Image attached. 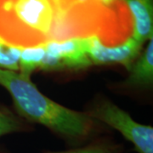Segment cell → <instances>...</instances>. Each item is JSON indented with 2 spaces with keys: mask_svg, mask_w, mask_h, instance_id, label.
Listing matches in <instances>:
<instances>
[{
  "mask_svg": "<svg viewBox=\"0 0 153 153\" xmlns=\"http://www.w3.org/2000/svg\"><path fill=\"white\" fill-rule=\"evenodd\" d=\"M44 44L45 55L39 68L41 70H76L91 65L88 56V38L49 41Z\"/></svg>",
  "mask_w": 153,
  "mask_h": 153,
  "instance_id": "4",
  "label": "cell"
},
{
  "mask_svg": "<svg viewBox=\"0 0 153 153\" xmlns=\"http://www.w3.org/2000/svg\"><path fill=\"white\" fill-rule=\"evenodd\" d=\"M0 153H2V152H0Z\"/></svg>",
  "mask_w": 153,
  "mask_h": 153,
  "instance_id": "13",
  "label": "cell"
},
{
  "mask_svg": "<svg viewBox=\"0 0 153 153\" xmlns=\"http://www.w3.org/2000/svg\"><path fill=\"white\" fill-rule=\"evenodd\" d=\"M91 117L105 123L134 145L139 153H153V128L134 120L130 115L112 102L105 101L93 111Z\"/></svg>",
  "mask_w": 153,
  "mask_h": 153,
  "instance_id": "3",
  "label": "cell"
},
{
  "mask_svg": "<svg viewBox=\"0 0 153 153\" xmlns=\"http://www.w3.org/2000/svg\"><path fill=\"white\" fill-rule=\"evenodd\" d=\"M133 19V35L140 44L152 38V0H125Z\"/></svg>",
  "mask_w": 153,
  "mask_h": 153,
  "instance_id": "6",
  "label": "cell"
},
{
  "mask_svg": "<svg viewBox=\"0 0 153 153\" xmlns=\"http://www.w3.org/2000/svg\"><path fill=\"white\" fill-rule=\"evenodd\" d=\"M121 152H122V148L120 146L102 141V142L92 143L82 147L47 153H120Z\"/></svg>",
  "mask_w": 153,
  "mask_h": 153,
  "instance_id": "10",
  "label": "cell"
},
{
  "mask_svg": "<svg viewBox=\"0 0 153 153\" xmlns=\"http://www.w3.org/2000/svg\"><path fill=\"white\" fill-rule=\"evenodd\" d=\"M20 129L19 121L10 112L0 109V138L20 131Z\"/></svg>",
  "mask_w": 153,
  "mask_h": 153,
  "instance_id": "11",
  "label": "cell"
},
{
  "mask_svg": "<svg viewBox=\"0 0 153 153\" xmlns=\"http://www.w3.org/2000/svg\"><path fill=\"white\" fill-rule=\"evenodd\" d=\"M21 47L4 43L0 38V69L16 71L19 70Z\"/></svg>",
  "mask_w": 153,
  "mask_h": 153,
  "instance_id": "9",
  "label": "cell"
},
{
  "mask_svg": "<svg viewBox=\"0 0 153 153\" xmlns=\"http://www.w3.org/2000/svg\"><path fill=\"white\" fill-rule=\"evenodd\" d=\"M129 71V76L125 81L126 84L129 86H145L152 83L153 38L149 40L146 48Z\"/></svg>",
  "mask_w": 153,
  "mask_h": 153,
  "instance_id": "7",
  "label": "cell"
},
{
  "mask_svg": "<svg viewBox=\"0 0 153 153\" xmlns=\"http://www.w3.org/2000/svg\"><path fill=\"white\" fill-rule=\"evenodd\" d=\"M44 55L45 48L44 44L22 48L19 61L20 73L23 76L30 77L33 71L40 68Z\"/></svg>",
  "mask_w": 153,
  "mask_h": 153,
  "instance_id": "8",
  "label": "cell"
},
{
  "mask_svg": "<svg viewBox=\"0 0 153 153\" xmlns=\"http://www.w3.org/2000/svg\"><path fill=\"white\" fill-rule=\"evenodd\" d=\"M99 1H100L101 3H104V4H109L110 2L114 1V0H99Z\"/></svg>",
  "mask_w": 153,
  "mask_h": 153,
  "instance_id": "12",
  "label": "cell"
},
{
  "mask_svg": "<svg viewBox=\"0 0 153 153\" xmlns=\"http://www.w3.org/2000/svg\"><path fill=\"white\" fill-rule=\"evenodd\" d=\"M55 11L51 0H0V38L26 48L49 42Z\"/></svg>",
  "mask_w": 153,
  "mask_h": 153,
  "instance_id": "2",
  "label": "cell"
},
{
  "mask_svg": "<svg viewBox=\"0 0 153 153\" xmlns=\"http://www.w3.org/2000/svg\"><path fill=\"white\" fill-rule=\"evenodd\" d=\"M0 86L10 94L17 111L28 120L71 140L84 139L90 134L91 117L53 101L38 90L29 76L0 69Z\"/></svg>",
  "mask_w": 153,
  "mask_h": 153,
  "instance_id": "1",
  "label": "cell"
},
{
  "mask_svg": "<svg viewBox=\"0 0 153 153\" xmlns=\"http://www.w3.org/2000/svg\"><path fill=\"white\" fill-rule=\"evenodd\" d=\"M141 48L142 44L132 37L115 46L105 45L96 35L88 38V56L91 65L121 64L129 71L133 62L140 54Z\"/></svg>",
  "mask_w": 153,
  "mask_h": 153,
  "instance_id": "5",
  "label": "cell"
}]
</instances>
